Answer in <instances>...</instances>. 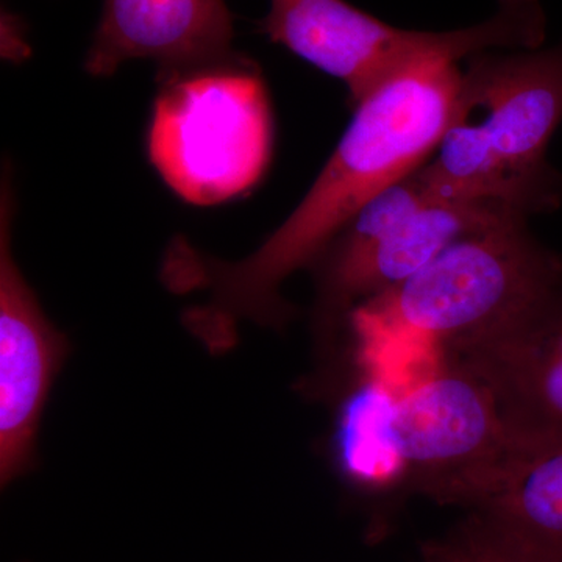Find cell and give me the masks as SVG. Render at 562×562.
Wrapping results in <instances>:
<instances>
[{"mask_svg": "<svg viewBox=\"0 0 562 562\" xmlns=\"http://www.w3.org/2000/svg\"><path fill=\"white\" fill-rule=\"evenodd\" d=\"M460 79L458 63L419 61L366 95L312 190L243 261L213 260L176 239L165 265L168 283L179 291L210 292L195 324L280 321L281 283L314 265L366 203L431 157L449 124Z\"/></svg>", "mask_w": 562, "mask_h": 562, "instance_id": "1", "label": "cell"}, {"mask_svg": "<svg viewBox=\"0 0 562 562\" xmlns=\"http://www.w3.org/2000/svg\"><path fill=\"white\" fill-rule=\"evenodd\" d=\"M561 266L522 217L465 236L350 314L362 380L397 391L406 369L405 386L476 349L519 319Z\"/></svg>", "mask_w": 562, "mask_h": 562, "instance_id": "2", "label": "cell"}, {"mask_svg": "<svg viewBox=\"0 0 562 562\" xmlns=\"http://www.w3.org/2000/svg\"><path fill=\"white\" fill-rule=\"evenodd\" d=\"M512 447L490 384L454 360L398 391L362 382L339 431L355 482L386 487L403 480L432 501L471 509Z\"/></svg>", "mask_w": 562, "mask_h": 562, "instance_id": "3", "label": "cell"}, {"mask_svg": "<svg viewBox=\"0 0 562 562\" xmlns=\"http://www.w3.org/2000/svg\"><path fill=\"white\" fill-rule=\"evenodd\" d=\"M561 122L562 41L473 55L422 171L443 201L494 203L528 220L553 213L562 205V176L547 151Z\"/></svg>", "mask_w": 562, "mask_h": 562, "instance_id": "4", "label": "cell"}, {"mask_svg": "<svg viewBox=\"0 0 562 562\" xmlns=\"http://www.w3.org/2000/svg\"><path fill=\"white\" fill-rule=\"evenodd\" d=\"M147 154L184 202L217 205L254 190L271 161L268 88L243 54L158 74Z\"/></svg>", "mask_w": 562, "mask_h": 562, "instance_id": "5", "label": "cell"}, {"mask_svg": "<svg viewBox=\"0 0 562 562\" xmlns=\"http://www.w3.org/2000/svg\"><path fill=\"white\" fill-rule=\"evenodd\" d=\"M546 25L539 0H497L490 20L452 32L405 31L346 0H271L260 31L341 80L357 106L384 80L419 61L458 63L494 49H538Z\"/></svg>", "mask_w": 562, "mask_h": 562, "instance_id": "6", "label": "cell"}, {"mask_svg": "<svg viewBox=\"0 0 562 562\" xmlns=\"http://www.w3.org/2000/svg\"><path fill=\"white\" fill-rule=\"evenodd\" d=\"M13 192L0 209V473L10 482L29 464L65 341L44 316L11 251Z\"/></svg>", "mask_w": 562, "mask_h": 562, "instance_id": "7", "label": "cell"}, {"mask_svg": "<svg viewBox=\"0 0 562 562\" xmlns=\"http://www.w3.org/2000/svg\"><path fill=\"white\" fill-rule=\"evenodd\" d=\"M528 220L486 202L435 201L406 217L375 241L355 249L330 246L319 266V316L335 324L362 303L394 290L454 243L501 222Z\"/></svg>", "mask_w": 562, "mask_h": 562, "instance_id": "8", "label": "cell"}, {"mask_svg": "<svg viewBox=\"0 0 562 562\" xmlns=\"http://www.w3.org/2000/svg\"><path fill=\"white\" fill-rule=\"evenodd\" d=\"M452 360L490 384L513 442L562 441V266L519 319Z\"/></svg>", "mask_w": 562, "mask_h": 562, "instance_id": "9", "label": "cell"}, {"mask_svg": "<svg viewBox=\"0 0 562 562\" xmlns=\"http://www.w3.org/2000/svg\"><path fill=\"white\" fill-rule=\"evenodd\" d=\"M233 36L225 0H103L85 69L110 77L124 63L151 60L158 74L177 72L232 57Z\"/></svg>", "mask_w": 562, "mask_h": 562, "instance_id": "10", "label": "cell"}, {"mask_svg": "<svg viewBox=\"0 0 562 562\" xmlns=\"http://www.w3.org/2000/svg\"><path fill=\"white\" fill-rule=\"evenodd\" d=\"M527 562H562V441L513 442L472 508Z\"/></svg>", "mask_w": 562, "mask_h": 562, "instance_id": "11", "label": "cell"}, {"mask_svg": "<svg viewBox=\"0 0 562 562\" xmlns=\"http://www.w3.org/2000/svg\"><path fill=\"white\" fill-rule=\"evenodd\" d=\"M427 562H527L475 516L443 541L425 547Z\"/></svg>", "mask_w": 562, "mask_h": 562, "instance_id": "12", "label": "cell"}, {"mask_svg": "<svg viewBox=\"0 0 562 562\" xmlns=\"http://www.w3.org/2000/svg\"><path fill=\"white\" fill-rule=\"evenodd\" d=\"M424 562H427V561H424Z\"/></svg>", "mask_w": 562, "mask_h": 562, "instance_id": "13", "label": "cell"}]
</instances>
